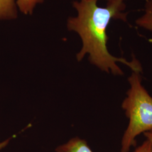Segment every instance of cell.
Returning a JSON list of instances; mask_svg holds the SVG:
<instances>
[{"mask_svg": "<svg viewBox=\"0 0 152 152\" xmlns=\"http://www.w3.org/2000/svg\"><path fill=\"white\" fill-rule=\"evenodd\" d=\"M10 139H11V138H10V139H9L6 140L5 141H3V142H2L0 143V150L2 149V148H5V147L8 144V143H9V142Z\"/></svg>", "mask_w": 152, "mask_h": 152, "instance_id": "9c48e42d", "label": "cell"}, {"mask_svg": "<svg viewBox=\"0 0 152 152\" xmlns=\"http://www.w3.org/2000/svg\"><path fill=\"white\" fill-rule=\"evenodd\" d=\"M97 1L98 0H95ZM107 1V3H111V2H124L126 0H106Z\"/></svg>", "mask_w": 152, "mask_h": 152, "instance_id": "30bf717a", "label": "cell"}, {"mask_svg": "<svg viewBox=\"0 0 152 152\" xmlns=\"http://www.w3.org/2000/svg\"><path fill=\"white\" fill-rule=\"evenodd\" d=\"M136 23L138 26L152 31V0H147L144 14L136 20Z\"/></svg>", "mask_w": 152, "mask_h": 152, "instance_id": "5b68a950", "label": "cell"}, {"mask_svg": "<svg viewBox=\"0 0 152 152\" xmlns=\"http://www.w3.org/2000/svg\"><path fill=\"white\" fill-rule=\"evenodd\" d=\"M144 135L145 137H146L147 140H149L152 142V131H149L144 133Z\"/></svg>", "mask_w": 152, "mask_h": 152, "instance_id": "ba28073f", "label": "cell"}, {"mask_svg": "<svg viewBox=\"0 0 152 152\" xmlns=\"http://www.w3.org/2000/svg\"><path fill=\"white\" fill-rule=\"evenodd\" d=\"M56 152H93L85 140L78 137L72 138L65 144L56 148Z\"/></svg>", "mask_w": 152, "mask_h": 152, "instance_id": "3957f363", "label": "cell"}, {"mask_svg": "<svg viewBox=\"0 0 152 152\" xmlns=\"http://www.w3.org/2000/svg\"><path fill=\"white\" fill-rule=\"evenodd\" d=\"M133 152H152V142L146 140L140 145L137 147Z\"/></svg>", "mask_w": 152, "mask_h": 152, "instance_id": "52a82bcc", "label": "cell"}, {"mask_svg": "<svg viewBox=\"0 0 152 152\" xmlns=\"http://www.w3.org/2000/svg\"><path fill=\"white\" fill-rule=\"evenodd\" d=\"M17 7L15 0H0V20L16 19Z\"/></svg>", "mask_w": 152, "mask_h": 152, "instance_id": "277c9868", "label": "cell"}, {"mask_svg": "<svg viewBox=\"0 0 152 152\" xmlns=\"http://www.w3.org/2000/svg\"><path fill=\"white\" fill-rule=\"evenodd\" d=\"M44 0H16L17 7L25 15H31L34 9L38 4H41Z\"/></svg>", "mask_w": 152, "mask_h": 152, "instance_id": "8992f818", "label": "cell"}, {"mask_svg": "<svg viewBox=\"0 0 152 152\" xmlns=\"http://www.w3.org/2000/svg\"><path fill=\"white\" fill-rule=\"evenodd\" d=\"M128 81L130 86L121 107L129 124L122 138L121 152H129L136 146L137 136L152 131V97L142 85L140 73L132 72Z\"/></svg>", "mask_w": 152, "mask_h": 152, "instance_id": "7a4b0ae2", "label": "cell"}, {"mask_svg": "<svg viewBox=\"0 0 152 152\" xmlns=\"http://www.w3.org/2000/svg\"><path fill=\"white\" fill-rule=\"evenodd\" d=\"M77 11L76 17H70L67 22L69 31L77 33L81 38L82 47L77 54L78 61L88 54L90 62L100 70L116 76H122L124 72L117 63L129 66L132 72L141 73V64L135 58L128 61L113 56L107 48L108 36L107 29L112 19L127 22V12H125L124 2L107 3L105 7H99L95 0H80L73 4Z\"/></svg>", "mask_w": 152, "mask_h": 152, "instance_id": "6da1fadb", "label": "cell"}]
</instances>
